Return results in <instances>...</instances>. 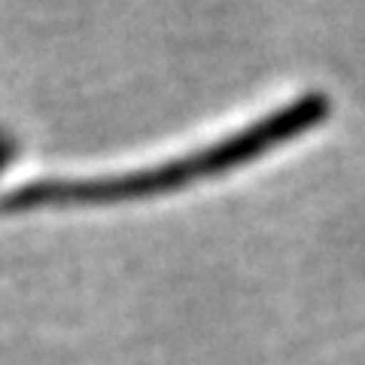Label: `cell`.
<instances>
[{"label": "cell", "instance_id": "6da1fadb", "mask_svg": "<svg viewBox=\"0 0 365 365\" xmlns=\"http://www.w3.org/2000/svg\"><path fill=\"white\" fill-rule=\"evenodd\" d=\"M329 110H332V104H329L323 91H307V95L277 107L268 116L256 119L247 128L228 134L198 153L180 155L174 162L131 170V174H122V177L34 180V182H25V186H16L0 195V213H28V210H46V207H95V204L155 198L162 192L228 174L232 168L250 165L256 158L274 153L283 143L299 140V137H304L307 131H314L326 122Z\"/></svg>", "mask_w": 365, "mask_h": 365}, {"label": "cell", "instance_id": "7a4b0ae2", "mask_svg": "<svg viewBox=\"0 0 365 365\" xmlns=\"http://www.w3.org/2000/svg\"><path fill=\"white\" fill-rule=\"evenodd\" d=\"M6 155H9V143L4 140V137H0V165L6 162Z\"/></svg>", "mask_w": 365, "mask_h": 365}]
</instances>
